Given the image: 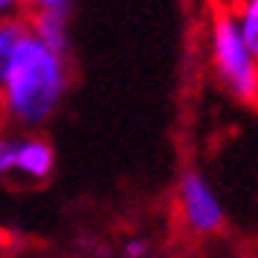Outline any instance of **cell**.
Here are the masks:
<instances>
[{"label":"cell","mask_w":258,"mask_h":258,"mask_svg":"<svg viewBox=\"0 0 258 258\" xmlns=\"http://www.w3.org/2000/svg\"><path fill=\"white\" fill-rule=\"evenodd\" d=\"M71 3L74 0H26V9L31 15H48V17H66L71 15Z\"/></svg>","instance_id":"7"},{"label":"cell","mask_w":258,"mask_h":258,"mask_svg":"<svg viewBox=\"0 0 258 258\" xmlns=\"http://www.w3.org/2000/svg\"><path fill=\"white\" fill-rule=\"evenodd\" d=\"M26 0H0V20H23Z\"/></svg>","instance_id":"9"},{"label":"cell","mask_w":258,"mask_h":258,"mask_svg":"<svg viewBox=\"0 0 258 258\" xmlns=\"http://www.w3.org/2000/svg\"><path fill=\"white\" fill-rule=\"evenodd\" d=\"M15 153H17V137H0V179L15 173Z\"/></svg>","instance_id":"8"},{"label":"cell","mask_w":258,"mask_h":258,"mask_svg":"<svg viewBox=\"0 0 258 258\" xmlns=\"http://www.w3.org/2000/svg\"><path fill=\"white\" fill-rule=\"evenodd\" d=\"M235 23H238V31H241L244 46L250 48V54L258 60V3L247 0L238 15H235Z\"/></svg>","instance_id":"6"},{"label":"cell","mask_w":258,"mask_h":258,"mask_svg":"<svg viewBox=\"0 0 258 258\" xmlns=\"http://www.w3.org/2000/svg\"><path fill=\"white\" fill-rule=\"evenodd\" d=\"M26 34H29L26 20H0V83H3V77H6Z\"/></svg>","instance_id":"5"},{"label":"cell","mask_w":258,"mask_h":258,"mask_svg":"<svg viewBox=\"0 0 258 258\" xmlns=\"http://www.w3.org/2000/svg\"><path fill=\"white\" fill-rule=\"evenodd\" d=\"M54 170V148L40 137H17L15 173L29 182H43Z\"/></svg>","instance_id":"4"},{"label":"cell","mask_w":258,"mask_h":258,"mask_svg":"<svg viewBox=\"0 0 258 258\" xmlns=\"http://www.w3.org/2000/svg\"><path fill=\"white\" fill-rule=\"evenodd\" d=\"M252 3H258V0H252Z\"/></svg>","instance_id":"11"},{"label":"cell","mask_w":258,"mask_h":258,"mask_svg":"<svg viewBox=\"0 0 258 258\" xmlns=\"http://www.w3.org/2000/svg\"><path fill=\"white\" fill-rule=\"evenodd\" d=\"M210 60L219 83L241 102H258V60L244 46L235 15L219 9L210 26Z\"/></svg>","instance_id":"2"},{"label":"cell","mask_w":258,"mask_h":258,"mask_svg":"<svg viewBox=\"0 0 258 258\" xmlns=\"http://www.w3.org/2000/svg\"><path fill=\"white\" fill-rule=\"evenodd\" d=\"M179 213L184 227L199 235L219 233L224 224V205L199 170H187L179 179Z\"/></svg>","instance_id":"3"},{"label":"cell","mask_w":258,"mask_h":258,"mask_svg":"<svg viewBox=\"0 0 258 258\" xmlns=\"http://www.w3.org/2000/svg\"><path fill=\"white\" fill-rule=\"evenodd\" d=\"M151 255V247L145 238H134V241L125 244V258H148Z\"/></svg>","instance_id":"10"},{"label":"cell","mask_w":258,"mask_h":258,"mask_svg":"<svg viewBox=\"0 0 258 258\" xmlns=\"http://www.w3.org/2000/svg\"><path fill=\"white\" fill-rule=\"evenodd\" d=\"M69 91V62L34 34H26L0 83V114L20 128H40Z\"/></svg>","instance_id":"1"}]
</instances>
